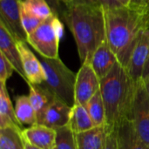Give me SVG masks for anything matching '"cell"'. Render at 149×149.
<instances>
[{
	"instance_id": "cell-5",
	"label": "cell",
	"mask_w": 149,
	"mask_h": 149,
	"mask_svg": "<svg viewBox=\"0 0 149 149\" xmlns=\"http://www.w3.org/2000/svg\"><path fill=\"white\" fill-rule=\"evenodd\" d=\"M63 35V22L53 14L28 36L27 43L38 54L48 58H59V42Z\"/></svg>"
},
{
	"instance_id": "cell-12",
	"label": "cell",
	"mask_w": 149,
	"mask_h": 149,
	"mask_svg": "<svg viewBox=\"0 0 149 149\" xmlns=\"http://www.w3.org/2000/svg\"><path fill=\"white\" fill-rule=\"evenodd\" d=\"M0 52L5 56V58L11 63L17 72L22 79L27 82L23 64L21 60L20 52L17 45V41L7 31L3 24L0 23Z\"/></svg>"
},
{
	"instance_id": "cell-9",
	"label": "cell",
	"mask_w": 149,
	"mask_h": 149,
	"mask_svg": "<svg viewBox=\"0 0 149 149\" xmlns=\"http://www.w3.org/2000/svg\"><path fill=\"white\" fill-rule=\"evenodd\" d=\"M21 60L23 64V68L27 79V84L31 85H40L45 81V73L42 64L33 52L29 48L28 43L24 41L17 42Z\"/></svg>"
},
{
	"instance_id": "cell-7",
	"label": "cell",
	"mask_w": 149,
	"mask_h": 149,
	"mask_svg": "<svg viewBox=\"0 0 149 149\" xmlns=\"http://www.w3.org/2000/svg\"><path fill=\"white\" fill-rule=\"evenodd\" d=\"M100 89V79L98 78L90 62L81 64L77 72L75 83V104L86 107L91 98Z\"/></svg>"
},
{
	"instance_id": "cell-15",
	"label": "cell",
	"mask_w": 149,
	"mask_h": 149,
	"mask_svg": "<svg viewBox=\"0 0 149 149\" xmlns=\"http://www.w3.org/2000/svg\"><path fill=\"white\" fill-rule=\"evenodd\" d=\"M108 132L105 125L76 134L77 149H104Z\"/></svg>"
},
{
	"instance_id": "cell-4",
	"label": "cell",
	"mask_w": 149,
	"mask_h": 149,
	"mask_svg": "<svg viewBox=\"0 0 149 149\" xmlns=\"http://www.w3.org/2000/svg\"><path fill=\"white\" fill-rule=\"evenodd\" d=\"M45 73V81L41 85L50 90L54 96L70 107L75 105L76 76L59 58H48L38 54Z\"/></svg>"
},
{
	"instance_id": "cell-13",
	"label": "cell",
	"mask_w": 149,
	"mask_h": 149,
	"mask_svg": "<svg viewBox=\"0 0 149 149\" xmlns=\"http://www.w3.org/2000/svg\"><path fill=\"white\" fill-rule=\"evenodd\" d=\"M23 137L40 149H55L56 130L45 125L36 124L23 129Z\"/></svg>"
},
{
	"instance_id": "cell-33",
	"label": "cell",
	"mask_w": 149,
	"mask_h": 149,
	"mask_svg": "<svg viewBox=\"0 0 149 149\" xmlns=\"http://www.w3.org/2000/svg\"><path fill=\"white\" fill-rule=\"evenodd\" d=\"M75 3H85L91 4H100L97 0H75Z\"/></svg>"
},
{
	"instance_id": "cell-16",
	"label": "cell",
	"mask_w": 149,
	"mask_h": 149,
	"mask_svg": "<svg viewBox=\"0 0 149 149\" xmlns=\"http://www.w3.org/2000/svg\"><path fill=\"white\" fill-rule=\"evenodd\" d=\"M72 107L56 99L45 112L43 125L57 129L69 124Z\"/></svg>"
},
{
	"instance_id": "cell-11",
	"label": "cell",
	"mask_w": 149,
	"mask_h": 149,
	"mask_svg": "<svg viewBox=\"0 0 149 149\" xmlns=\"http://www.w3.org/2000/svg\"><path fill=\"white\" fill-rule=\"evenodd\" d=\"M118 62V58L107 40L104 41L96 49L90 60V64L100 79L105 78Z\"/></svg>"
},
{
	"instance_id": "cell-10",
	"label": "cell",
	"mask_w": 149,
	"mask_h": 149,
	"mask_svg": "<svg viewBox=\"0 0 149 149\" xmlns=\"http://www.w3.org/2000/svg\"><path fill=\"white\" fill-rule=\"evenodd\" d=\"M149 59V27L141 33L134 48L128 66L127 68L131 78L137 81L142 78L146 65Z\"/></svg>"
},
{
	"instance_id": "cell-21",
	"label": "cell",
	"mask_w": 149,
	"mask_h": 149,
	"mask_svg": "<svg viewBox=\"0 0 149 149\" xmlns=\"http://www.w3.org/2000/svg\"><path fill=\"white\" fill-rule=\"evenodd\" d=\"M95 127L107 125L106 109L100 90H99L87 102L86 106Z\"/></svg>"
},
{
	"instance_id": "cell-31",
	"label": "cell",
	"mask_w": 149,
	"mask_h": 149,
	"mask_svg": "<svg viewBox=\"0 0 149 149\" xmlns=\"http://www.w3.org/2000/svg\"><path fill=\"white\" fill-rule=\"evenodd\" d=\"M115 1L120 6H124V7L130 6L133 3V0H115Z\"/></svg>"
},
{
	"instance_id": "cell-22",
	"label": "cell",
	"mask_w": 149,
	"mask_h": 149,
	"mask_svg": "<svg viewBox=\"0 0 149 149\" xmlns=\"http://www.w3.org/2000/svg\"><path fill=\"white\" fill-rule=\"evenodd\" d=\"M23 130L15 127L0 129V149H24Z\"/></svg>"
},
{
	"instance_id": "cell-29",
	"label": "cell",
	"mask_w": 149,
	"mask_h": 149,
	"mask_svg": "<svg viewBox=\"0 0 149 149\" xmlns=\"http://www.w3.org/2000/svg\"><path fill=\"white\" fill-rule=\"evenodd\" d=\"M98 3L103 7V8H113V7H118L120 6L115 0H97Z\"/></svg>"
},
{
	"instance_id": "cell-24",
	"label": "cell",
	"mask_w": 149,
	"mask_h": 149,
	"mask_svg": "<svg viewBox=\"0 0 149 149\" xmlns=\"http://www.w3.org/2000/svg\"><path fill=\"white\" fill-rule=\"evenodd\" d=\"M22 2L32 14L44 21L53 15L52 10L46 0H22Z\"/></svg>"
},
{
	"instance_id": "cell-35",
	"label": "cell",
	"mask_w": 149,
	"mask_h": 149,
	"mask_svg": "<svg viewBox=\"0 0 149 149\" xmlns=\"http://www.w3.org/2000/svg\"><path fill=\"white\" fill-rule=\"evenodd\" d=\"M147 77H149V59L146 65V67H145V70H144V72L142 75V78H147Z\"/></svg>"
},
{
	"instance_id": "cell-23",
	"label": "cell",
	"mask_w": 149,
	"mask_h": 149,
	"mask_svg": "<svg viewBox=\"0 0 149 149\" xmlns=\"http://www.w3.org/2000/svg\"><path fill=\"white\" fill-rule=\"evenodd\" d=\"M56 146L55 149H77L76 133L70 125L55 129Z\"/></svg>"
},
{
	"instance_id": "cell-8",
	"label": "cell",
	"mask_w": 149,
	"mask_h": 149,
	"mask_svg": "<svg viewBox=\"0 0 149 149\" xmlns=\"http://www.w3.org/2000/svg\"><path fill=\"white\" fill-rule=\"evenodd\" d=\"M20 2L21 0H0V23L17 42H27L28 36L21 19Z\"/></svg>"
},
{
	"instance_id": "cell-32",
	"label": "cell",
	"mask_w": 149,
	"mask_h": 149,
	"mask_svg": "<svg viewBox=\"0 0 149 149\" xmlns=\"http://www.w3.org/2000/svg\"><path fill=\"white\" fill-rule=\"evenodd\" d=\"M24 138V137H23ZM24 149H40L39 148L31 144L29 141H27L24 138Z\"/></svg>"
},
{
	"instance_id": "cell-36",
	"label": "cell",
	"mask_w": 149,
	"mask_h": 149,
	"mask_svg": "<svg viewBox=\"0 0 149 149\" xmlns=\"http://www.w3.org/2000/svg\"><path fill=\"white\" fill-rule=\"evenodd\" d=\"M142 79L144 81V84H145V86H146V89H147V93H148V95L149 98V77L142 78Z\"/></svg>"
},
{
	"instance_id": "cell-18",
	"label": "cell",
	"mask_w": 149,
	"mask_h": 149,
	"mask_svg": "<svg viewBox=\"0 0 149 149\" xmlns=\"http://www.w3.org/2000/svg\"><path fill=\"white\" fill-rule=\"evenodd\" d=\"M119 149H149L141 138L129 120H124L118 127Z\"/></svg>"
},
{
	"instance_id": "cell-1",
	"label": "cell",
	"mask_w": 149,
	"mask_h": 149,
	"mask_svg": "<svg viewBox=\"0 0 149 149\" xmlns=\"http://www.w3.org/2000/svg\"><path fill=\"white\" fill-rule=\"evenodd\" d=\"M104 11L107 40L119 63L127 69L141 33L148 28V8L118 6L104 8Z\"/></svg>"
},
{
	"instance_id": "cell-2",
	"label": "cell",
	"mask_w": 149,
	"mask_h": 149,
	"mask_svg": "<svg viewBox=\"0 0 149 149\" xmlns=\"http://www.w3.org/2000/svg\"><path fill=\"white\" fill-rule=\"evenodd\" d=\"M63 21L74 38L81 64L90 62L96 49L107 40L104 8L100 4L74 3Z\"/></svg>"
},
{
	"instance_id": "cell-20",
	"label": "cell",
	"mask_w": 149,
	"mask_h": 149,
	"mask_svg": "<svg viewBox=\"0 0 149 149\" xmlns=\"http://www.w3.org/2000/svg\"><path fill=\"white\" fill-rule=\"evenodd\" d=\"M69 125L76 134L87 131L95 127L86 107L79 104H75L72 107Z\"/></svg>"
},
{
	"instance_id": "cell-14",
	"label": "cell",
	"mask_w": 149,
	"mask_h": 149,
	"mask_svg": "<svg viewBox=\"0 0 149 149\" xmlns=\"http://www.w3.org/2000/svg\"><path fill=\"white\" fill-rule=\"evenodd\" d=\"M30 92L29 99L35 110L38 124L43 125L44 117L48 107L54 102L57 99L54 94L48 90L43 85H31L28 84Z\"/></svg>"
},
{
	"instance_id": "cell-17",
	"label": "cell",
	"mask_w": 149,
	"mask_h": 149,
	"mask_svg": "<svg viewBox=\"0 0 149 149\" xmlns=\"http://www.w3.org/2000/svg\"><path fill=\"white\" fill-rule=\"evenodd\" d=\"M22 127L16 117L15 108L12 106L6 85L0 84V129L15 127L23 130Z\"/></svg>"
},
{
	"instance_id": "cell-3",
	"label": "cell",
	"mask_w": 149,
	"mask_h": 149,
	"mask_svg": "<svg viewBox=\"0 0 149 149\" xmlns=\"http://www.w3.org/2000/svg\"><path fill=\"white\" fill-rule=\"evenodd\" d=\"M135 82L127 70L119 62L100 79V93L105 105L107 127L109 131L118 129L129 120Z\"/></svg>"
},
{
	"instance_id": "cell-26",
	"label": "cell",
	"mask_w": 149,
	"mask_h": 149,
	"mask_svg": "<svg viewBox=\"0 0 149 149\" xmlns=\"http://www.w3.org/2000/svg\"><path fill=\"white\" fill-rule=\"evenodd\" d=\"M15 68L11 63L0 52V84L6 85L7 80L14 72Z\"/></svg>"
},
{
	"instance_id": "cell-25",
	"label": "cell",
	"mask_w": 149,
	"mask_h": 149,
	"mask_svg": "<svg viewBox=\"0 0 149 149\" xmlns=\"http://www.w3.org/2000/svg\"><path fill=\"white\" fill-rule=\"evenodd\" d=\"M20 14H21L22 24L27 36L31 34L44 22V20L40 19L39 17H38L37 16H35L30 11L24 6L22 0L20 2Z\"/></svg>"
},
{
	"instance_id": "cell-27",
	"label": "cell",
	"mask_w": 149,
	"mask_h": 149,
	"mask_svg": "<svg viewBox=\"0 0 149 149\" xmlns=\"http://www.w3.org/2000/svg\"><path fill=\"white\" fill-rule=\"evenodd\" d=\"M46 1L49 3L50 7L52 8L53 14L58 17L63 21L67 7L64 3H62L59 0H46Z\"/></svg>"
},
{
	"instance_id": "cell-30",
	"label": "cell",
	"mask_w": 149,
	"mask_h": 149,
	"mask_svg": "<svg viewBox=\"0 0 149 149\" xmlns=\"http://www.w3.org/2000/svg\"><path fill=\"white\" fill-rule=\"evenodd\" d=\"M131 5L139 6V7H147L149 5V0H133Z\"/></svg>"
},
{
	"instance_id": "cell-6",
	"label": "cell",
	"mask_w": 149,
	"mask_h": 149,
	"mask_svg": "<svg viewBox=\"0 0 149 149\" xmlns=\"http://www.w3.org/2000/svg\"><path fill=\"white\" fill-rule=\"evenodd\" d=\"M129 120L141 140L149 147V98L142 78L135 82Z\"/></svg>"
},
{
	"instance_id": "cell-19",
	"label": "cell",
	"mask_w": 149,
	"mask_h": 149,
	"mask_svg": "<svg viewBox=\"0 0 149 149\" xmlns=\"http://www.w3.org/2000/svg\"><path fill=\"white\" fill-rule=\"evenodd\" d=\"M15 113L18 122L23 125L34 126L38 124L35 110L30 101L29 96L19 95L15 100Z\"/></svg>"
},
{
	"instance_id": "cell-34",
	"label": "cell",
	"mask_w": 149,
	"mask_h": 149,
	"mask_svg": "<svg viewBox=\"0 0 149 149\" xmlns=\"http://www.w3.org/2000/svg\"><path fill=\"white\" fill-rule=\"evenodd\" d=\"M62 3H64L66 7L71 6L72 4H73L75 3V0H59Z\"/></svg>"
},
{
	"instance_id": "cell-28",
	"label": "cell",
	"mask_w": 149,
	"mask_h": 149,
	"mask_svg": "<svg viewBox=\"0 0 149 149\" xmlns=\"http://www.w3.org/2000/svg\"><path fill=\"white\" fill-rule=\"evenodd\" d=\"M104 149H119L118 145V129H113L108 132L107 142Z\"/></svg>"
}]
</instances>
